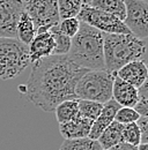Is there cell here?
Returning <instances> with one entry per match:
<instances>
[{"instance_id": "6da1fadb", "label": "cell", "mask_w": 148, "mask_h": 150, "mask_svg": "<svg viewBox=\"0 0 148 150\" xmlns=\"http://www.w3.org/2000/svg\"><path fill=\"white\" fill-rule=\"evenodd\" d=\"M87 71L78 67L67 56L43 58L33 64L26 83V95L37 108L53 112L61 102L76 98V82Z\"/></svg>"}, {"instance_id": "7a4b0ae2", "label": "cell", "mask_w": 148, "mask_h": 150, "mask_svg": "<svg viewBox=\"0 0 148 150\" xmlns=\"http://www.w3.org/2000/svg\"><path fill=\"white\" fill-rule=\"evenodd\" d=\"M78 67L88 71H101L104 67L103 33L80 22V28L73 38L66 54Z\"/></svg>"}, {"instance_id": "3957f363", "label": "cell", "mask_w": 148, "mask_h": 150, "mask_svg": "<svg viewBox=\"0 0 148 150\" xmlns=\"http://www.w3.org/2000/svg\"><path fill=\"white\" fill-rule=\"evenodd\" d=\"M146 39L132 34H103L105 71L116 74L119 68L134 60H144Z\"/></svg>"}, {"instance_id": "277c9868", "label": "cell", "mask_w": 148, "mask_h": 150, "mask_svg": "<svg viewBox=\"0 0 148 150\" xmlns=\"http://www.w3.org/2000/svg\"><path fill=\"white\" fill-rule=\"evenodd\" d=\"M116 74L105 69L87 71L78 80L75 96L78 99L92 100L101 104L112 98V84Z\"/></svg>"}, {"instance_id": "5b68a950", "label": "cell", "mask_w": 148, "mask_h": 150, "mask_svg": "<svg viewBox=\"0 0 148 150\" xmlns=\"http://www.w3.org/2000/svg\"><path fill=\"white\" fill-rule=\"evenodd\" d=\"M30 65L28 46L16 38H0V80L15 79Z\"/></svg>"}, {"instance_id": "8992f818", "label": "cell", "mask_w": 148, "mask_h": 150, "mask_svg": "<svg viewBox=\"0 0 148 150\" xmlns=\"http://www.w3.org/2000/svg\"><path fill=\"white\" fill-rule=\"evenodd\" d=\"M23 11L34 22L37 31L49 30L59 23L57 0H21Z\"/></svg>"}, {"instance_id": "52a82bcc", "label": "cell", "mask_w": 148, "mask_h": 150, "mask_svg": "<svg viewBox=\"0 0 148 150\" xmlns=\"http://www.w3.org/2000/svg\"><path fill=\"white\" fill-rule=\"evenodd\" d=\"M76 19L103 34H131L123 21L89 5H82Z\"/></svg>"}, {"instance_id": "ba28073f", "label": "cell", "mask_w": 148, "mask_h": 150, "mask_svg": "<svg viewBox=\"0 0 148 150\" xmlns=\"http://www.w3.org/2000/svg\"><path fill=\"white\" fill-rule=\"evenodd\" d=\"M126 15L124 24L129 31L141 39L148 36V8L147 1L142 0H124Z\"/></svg>"}, {"instance_id": "9c48e42d", "label": "cell", "mask_w": 148, "mask_h": 150, "mask_svg": "<svg viewBox=\"0 0 148 150\" xmlns=\"http://www.w3.org/2000/svg\"><path fill=\"white\" fill-rule=\"evenodd\" d=\"M22 13L21 0H0V38H16V24Z\"/></svg>"}, {"instance_id": "30bf717a", "label": "cell", "mask_w": 148, "mask_h": 150, "mask_svg": "<svg viewBox=\"0 0 148 150\" xmlns=\"http://www.w3.org/2000/svg\"><path fill=\"white\" fill-rule=\"evenodd\" d=\"M30 64H34L38 60L53 56L55 51V39L49 30L37 31L36 36L28 45Z\"/></svg>"}, {"instance_id": "8fae6325", "label": "cell", "mask_w": 148, "mask_h": 150, "mask_svg": "<svg viewBox=\"0 0 148 150\" xmlns=\"http://www.w3.org/2000/svg\"><path fill=\"white\" fill-rule=\"evenodd\" d=\"M147 65L145 60H134L119 68L116 76L139 89L147 81Z\"/></svg>"}, {"instance_id": "7c38bea8", "label": "cell", "mask_w": 148, "mask_h": 150, "mask_svg": "<svg viewBox=\"0 0 148 150\" xmlns=\"http://www.w3.org/2000/svg\"><path fill=\"white\" fill-rule=\"evenodd\" d=\"M112 99L125 108H134L139 99L138 89L122 79L115 76L112 84Z\"/></svg>"}, {"instance_id": "4fadbf2b", "label": "cell", "mask_w": 148, "mask_h": 150, "mask_svg": "<svg viewBox=\"0 0 148 150\" xmlns=\"http://www.w3.org/2000/svg\"><path fill=\"white\" fill-rule=\"evenodd\" d=\"M119 108H120V105L117 104L112 98L110 100H108L107 103H104L100 115L92 121L88 137L92 140H97L100 137V135L103 133V131L112 121H115V115H116L117 111L119 110Z\"/></svg>"}, {"instance_id": "5bb4252c", "label": "cell", "mask_w": 148, "mask_h": 150, "mask_svg": "<svg viewBox=\"0 0 148 150\" xmlns=\"http://www.w3.org/2000/svg\"><path fill=\"white\" fill-rule=\"evenodd\" d=\"M92 125V120L82 118L78 114V117L73 120L64 124H59V132L64 137V140L83 139V137H88Z\"/></svg>"}, {"instance_id": "9a60e30c", "label": "cell", "mask_w": 148, "mask_h": 150, "mask_svg": "<svg viewBox=\"0 0 148 150\" xmlns=\"http://www.w3.org/2000/svg\"><path fill=\"white\" fill-rule=\"evenodd\" d=\"M123 126L124 125H122L117 121H112L110 125L103 131V133L97 139V142L100 143L102 149L108 150L110 149L111 147H115L118 143L123 142V139H122Z\"/></svg>"}, {"instance_id": "2e32d148", "label": "cell", "mask_w": 148, "mask_h": 150, "mask_svg": "<svg viewBox=\"0 0 148 150\" xmlns=\"http://www.w3.org/2000/svg\"><path fill=\"white\" fill-rule=\"evenodd\" d=\"M89 6L102 12L109 13L120 21H124L126 15V8L124 0H92Z\"/></svg>"}, {"instance_id": "e0dca14e", "label": "cell", "mask_w": 148, "mask_h": 150, "mask_svg": "<svg viewBox=\"0 0 148 150\" xmlns=\"http://www.w3.org/2000/svg\"><path fill=\"white\" fill-rule=\"evenodd\" d=\"M35 36H36V27L31 19L29 18V15L23 11L16 24V39L28 46Z\"/></svg>"}, {"instance_id": "ac0fdd59", "label": "cell", "mask_w": 148, "mask_h": 150, "mask_svg": "<svg viewBox=\"0 0 148 150\" xmlns=\"http://www.w3.org/2000/svg\"><path fill=\"white\" fill-rule=\"evenodd\" d=\"M53 112L58 124H64L73 120L79 114V99L73 98L61 102L59 105H57Z\"/></svg>"}, {"instance_id": "d6986e66", "label": "cell", "mask_w": 148, "mask_h": 150, "mask_svg": "<svg viewBox=\"0 0 148 150\" xmlns=\"http://www.w3.org/2000/svg\"><path fill=\"white\" fill-rule=\"evenodd\" d=\"M81 0H57L59 20L76 18L82 7Z\"/></svg>"}, {"instance_id": "ffe728a7", "label": "cell", "mask_w": 148, "mask_h": 150, "mask_svg": "<svg viewBox=\"0 0 148 150\" xmlns=\"http://www.w3.org/2000/svg\"><path fill=\"white\" fill-rule=\"evenodd\" d=\"M59 150H103L97 140H92L89 137L64 140Z\"/></svg>"}, {"instance_id": "44dd1931", "label": "cell", "mask_w": 148, "mask_h": 150, "mask_svg": "<svg viewBox=\"0 0 148 150\" xmlns=\"http://www.w3.org/2000/svg\"><path fill=\"white\" fill-rule=\"evenodd\" d=\"M59 24V23H58ZM58 24L52 25L49 31L52 34L53 39H55V51L53 56H66L70 51L71 47V38L65 36L60 30Z\"/></svg>"}, {"instance_id": "7402d4cb", "label": "cell", "mask_w": 148, "mask_h": 150, "mask_svg": "<svg viewBox=\"0 0 148 150\" xmlns=\"http://www.w3.org/2000/svg\"><path fill=\"white\" fill-rule=\"evenodd\" d=\"M103 104L92 102V100H85L79 99V115L86 119L94 121L102 111Z\"/></svg>"}, {"instance_id": "603a6c76", "label": "cell", "mask_w": 148, "mask_h": 150, "mask_svg": "<svg viewBox=\"0 0 148 150\" xmlns=\"http://www.w3.org/2000/svg\"><path fill=\"white\" fill-rule=\"evenodd\" d=\"M123 142L129 143L132 146H139L141 143V133L137 122H131L123 126L122 132Z\"/></svg>"}, {"instance_id": "cb8c5ba5", "label": "cell", "mask_w": 148, "mask_h": 150, "mask_svg": "<svg viewBox=\"0 0 148 150\" xmlns=\"http://www.w3.org/2000/svg\"><path fill=\"white\" fill-rule=\"evenodd\" d=\"M139 118H140V114L133 108L120 106L115 115V121H117L122 125H127L131 122H137L139 120Z\"/></svg>"}, {"instance_id": "d4e9b609", "label": "cell", "mask_w": 148, "mask_h": 150, "mask_svg": "<svg viewBox=\"0 0 148 150\" xmlns=\"http://www.w3.org/2000/svg\"><path fill=\"white\" fill-rule=\"evenodd\" d=\"M139 99L137 104L134 105V110L140 114V117H147L148 115V83L147 81L138 89Z\"/></svg>"}, {"instance_id": "484cf974", "label": "cell", "mask_w": 148, "mask_h": 150, "mask_svg": "<svg viewBox=\"0 0 148 150\" xmlns=\"http://www.w3.org/2000/svg\"><path fill=\"white\" fill-rule=\"evenodd\" d=\"M59 30L67 37L70 38H73L79 28H80V21L76 19V18H72V19H65V20H61L59 21Z\"/></svg>"}, {"instance_id": "4316f807", "label": "cell", "mask_w": 148, "mask_h": 150, "mask_svg": "<svg viewBox=\"0 0 148 150\" xmlns=\"http://www.w3.org/2000/svg\"><path fill=\"white\" fill-rule=\"evenodd\" d=\"M139 129L141 133V143H147L148 142V120L147 117H140L139 120L137 121Z\"/></svg>"}, {"instance_id": "83f0119b", "label": "cell", "mask_w": 148, "mask_h": 150, "mask_svg": "<svg viewBox=\"0 0 148 150\" xmlns=\"http://www.w3.org/2000/svg\"><path fill=\"white\" fill-rule=\"evenodd\" d=\"M108 150H138V146H132L125 142H120L115 147H111L110 149Z\"/></svg>"}, {"instance_id": "f1b7e54d", "label": "cell", "mask_w": 148, "mask_h": 150, "mask_svg": "<svg viewBox=\"0 0 148 150\" xmlns=\"http://www.w3.org/2000/svg\"><path fill=\"white\" fill-rule=\"evenodd\" d=\"M138 150H148L147 143H140V144L138 146Z\"/></svg>"}, {"instance_id": "f546056e", "label": "cell", "mask_w": 148, "mask_h": 150, "mask_svg": "<svg viewBox=\"0 0 148 150\" xmlns=\"http://www.w3.org/2000/svg\"><path fill=\"white\" fill-rule=\"evenodd\" d=\"M81 1H82V4H83V5H89L92 0H81Z\"/></svg>"}, {"instance_id": "4dcf8cb0", "label": "cell", "mask_w": 148, "mask_h": 150, "mask_svg": "<svg viewBox=\"0 0 148 150\" xmlns=\"http://www.w3.org/2000/svg\"><path fill=\"white\" fill-rule=\"evenodd\" d=\"M142 1H147V0H142Z\"/></svg>"}]
</instances>
